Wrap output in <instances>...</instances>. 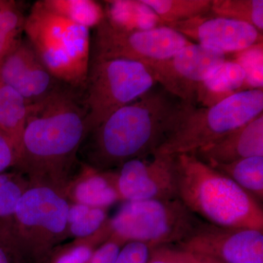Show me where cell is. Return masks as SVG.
Returning a JSON list of instances; mask_svg holds the SVG:
<instances>
[{"label":"cell","mask_w":263,"mask_h":263,"mask_svg":"<svg viewBox=\"0 0 263 263\" xmlns=\"http://www.w3.org/2000/svg\"><path fill=\"white\" fill-rule=\"evenodd\" d=\"M68 86L29 106L14 167L32 184L65 193L86 136L82 93Z\"/></svg>","instance_id":"obj_1"},{"label":"cell","mask_w":263,"mask_h":263,"mask_svg":"<svg viewBox=\"0 0 263 263\" xmlns=\"http://www.w3.org/2000/svg\"><path fill=\"white\" fill-rule=\"evenodd\" d=\"M186 105L162 86H154L86 136L87 165L108 171L152 155L179 122Z\"/></svg>","instance_id":"obj_2"},{"label":"cell","mask_w":263,"mask_h":263,"mask_svg":"<svg viewBox=\"0 0 263 263\" xmlns=\"http://www.w3.org/2000/svg\"><path fill=\"white\" fill-rule=\"evenodd\" d=\"M178 196L198 217L214 226L263 231L255 197L195 154L176 156Z\"/></svg>","instance_id":"obj_3"},{"label":"cell","mask_w":263,"mask_h":263,"mask_svg":"<svg viewBox=\"0 0 263 263\" xmlns=\"http://www.w3.org/2000/svg\"><path fill=\"white\" fill-rule=\"evenodd\" d=\"M69 206L62 190L31 183L13 215L0 223V245L10 262H47L69 233Z\"/></svg>","instance_id":"obj_4"},{"label":"cell","mask_w":263,"mask_h":263,"mask_svg":"<svg viewBox=\"0 0 263 263\" xmlns=\"http://www.w3.org/2000/svg\"><path fill=\"white\" fill-rule=\"evenodd\" d=\"M24 32L53 77L73 89H84L91 57L90 29L50 11L38 1L26 16Z\"/></svg>","instance_id":"obj_5"},{"label":"cell","mask_w":263,"mask_h":263,"mask_svg":"<svg viewBox=\"0 0 263 263\" xmlns=\"http://www.w3.org/2000/svg\"><path fill=\"white\" fill-rule=\"evenodd\" d=\"M263 111V89L240 91L212 107L188 103L181 118L152 155L195 153L238 129Z\"/></svg>","instance_id":"obj_6"},{"label":"cell","mask_w":263,"mask_h":263,"mask_svg":"<svg viewBox=\"0 0 263 263\" xmlns=\"http://www.w3.org/2000/svg\"><path fill=\"white\" fill-rule=\"evenodd\" d=\"M202 221L179 198L125 202L100 232L105 241L113 239L122 246L138 241L155 248L177 245Z\"/></svg>","instance_id":"obj_7"},{"label":"cell","mask_w":263,"mask_h":263,"mask_svg":"<svg viewBox=\"0 0 263 263\" xmlns=\"http://www.w3.org/2000/svg\"><path fill=\"white\" fill-rule=\"evenodd\" d=\"M157 83L141 62L124 60H90L83 98L86 136L111 114L149 91Z\"/></svg>","instance_id":"obj_8"},{"label":"cell","mask_w":263,"mask_h":263,"mask_svg":"<svg viewBox=\"0 0 263 263\" xmlns=\"http://www.w3.org/2000/svg\"><path fill=\"white\" fill-rule=\"evenodd\" d=\"M193 42L174 29L160 26L146 30H127L104 18L91 39L90 60L157 62L174 56Z\"/></svg>","instance_id":"obj_9"},{"label":"cell","mask_w":263,"mask_h":263,"mask_svg":"<svg viewBox=\"0 0 263 263\" xmlns=\"http://www.w3.org/2000/svg\"><path fill=\"white\" fill-rule=\"evenodd\" d=\"M226 60V53L193 43L170 58L143 65L165 91L181 101L196 105L200 84Z\"/></svg>","instance_id":"obj_10"},{"label":"cell","mask_w":263,"mask_h":263,"mask_svg":"<svg viewBox=\"0 0 263 263\" xmlns=\"http://www.w3.org/2000/svg\"><path fill=\"white\" fill-rule=\"evenodd\" d=\"M178 248L224 263H263V231L224 228L203 221Z\"/></svg>","instance_id":"obj_11"},{"label":"cell","mask_w":263,"mask_h":263,"mask_svg":"<svg viewBox=\"0 0 263 263\" xmlns=\"http://www.w3.org/2000/svg\"><path fill=\"white\" fill-rule=\"evenodd\" d=\"M127 161L114 173L120 200H171L178 196L176 156L151 155Z\"/></svg>","instance_id":"obj_12"},{"label":"cell","mask_w":263,"mask_h":263,"mask_svg":"<svg viewBox=\"0 0 263 263\" xmlns=\"http://www.w3.org/2000/svg\"><path fill=\"white\" fill-rule=\"evenodd\" d=\"M0 83L15 90L29 105L65 86L52 76L28 41L22 40L0 62Z\"/></svg>","instance_id":"obj_13"},{"label":"cell","mask_w":263,"mask_h":263,"mask_svg":"<svg viewBox=\"0 0 263 263\" xmlns=\"http://www.w3.org/2000/svg\"><path fill=\"white\" fill-rule=\"evenodd\" d=\"M165 27L174 29L188 40H194L197 44L226 54L229 52L238 53L262 43V32L253 26L214 15L197 17Z\"/></svg>","instance_id":"obj_14"},{"label":"cell","mask_w":263,"mask_h":263,"mask_svg":"<svg viewBox=\"0 0 263 263\" xmlns=\"http://www.w3.org/2000/svg\"><path fill=\"white\" fill-rule=\"evenodd\" d=\"M193 154L209 164H228L263 156L262 114Z\"/></svg>","instance_id":"obj_15"},{"label":"cell","mask_w":263,"mask_h":263,"mask_svg":"<svg viewBox=\"0 0 263 263\" xmlns=\"http://www.w3.org/2000/svg\"><path fill=\"white\" fill-rule=\"evenodd\" d=\"M75 203L106 209L120 200L114 181V174L85 165L75 181L65 191Z\"/></svg>","instance_id":"obj_16"},{"label":"cell","mask_w":263,"mask_h":263,"mask_svg":"<svg viewBox=\"0 0 263 263\" xmlns=\"http://www.w3.org/2000/svg\"><path fill=\"white\" fill-rule=\"evenodd\" d=\"M245 72L236 62L224 61L202 81L197 90L196 104L212 107L243 91Z\"/></svg>","instance_id":"obj_17"},{"label":"cell","mask_w":263,"mask_h":263,"mask_svg":"<svg viewBox=\"0 0 263 263\" xmlns=\"http://www.w3.org/2000/svg\"><path fill=\"white\" fill-rule=\"evenodd\" d=\"M105 18L127 30H146L162 25L157 15L141 0L105 1Z\"/></svg>","instance_id":"obj_18"},{"label":"cell","mask_w":263,"mask_h":263,"mask_svg":"<svg viewBox=\"0 0 263 263\" xmlns=\"http://www.w3.org/2000/svg\"><path fill=\"white\" fill-rule=\"evenodd\" d=\"M29 106L28 102L15 90L0 83V131L13 141L18 154Z\"/></svg>","instance_id":"obj_19"},{"label":"cell","mask_w":263,"mask_h":263,"mask_svg":"<svg viewBox=\"0 0 263 263\" xmlns=\"http://www.w3.org/2000/svg\"><path fill=\"white\" fill-rule=\"evenodd\" d=\"M209 165L226 175L258 201L262 200L263 156L247 157L231 163Z\"/></svg>","instance_id":"obj_20"},{"label":"cell","mask_w":263,"mask_h":263,"mask_svg":"<svg viewBox=\"0 0 263 263\" xmlns=\"http://www.w3.org/2000/svg\"><path fill=\"white\" fill-rule=\"evenodd\" d=\"M46 9L89 29H95L105 18L103 5L92 0H41Z\"/></svg>","instance_id":"obj_21"},{"label":"cell","mask_w":263,"mask_h":263,"mask_svg":"<svg viewBox=\"0 0 263 263\" xmlns=\"http://www.w3.org/2000/svg\"><path fill=\"white\" fill-rule=\"evenodd\" d=\"M160 19L162 26L209 15L212 0H141Z\"/></svg>","instance_id":"obj_22"},{"label":"cell","mask_w":263,"mask_h":263,"mask_svg":"<svg viewBox=\"0 0 263 263\" xmlns=\"http://www.w3.org/2000/svg\"><path fill=\"white\" fill-rule=\"evenodd\" d=\"M209 13L250 24L262 32V0H212Z\"/></svg>","instance_id":"obj_23"},{"label":"cell","mask_w":263,"mask_h":263,"mask_svg":"<svg viewBox=\"0 0 263 263\" xmlns=\"http://www.w3.org/2000/svg\"><path fill=\"white\" fill-rule=\"evenodd\" d=\"M106 221V209L80 203L70 204L67 214L68 232L79 239L95 234Z\"/></svg>","instance_id":"obj_24"},{"label":"cell","mask_w":263,"mask_h":263,"mask_svg":"<svg viewBox=\"0 0 263 263\" xmlns=\"http://www.w3.org/2000/svg\"><path fill=\"white\" fill-rule=\"evenodd\" d=\"M25 19L16 3L0 1V62L20 41Z\"/></svg>","instance_id":"obj_25"},{"label":"cell","mask_w":263,"mask_h":263,"mask_svg":"<svg viewBox=\"0 0 263 263\" xmlns=\"http://www.w3.org/2000/svg\"><path fill=\"white\" fill-rule=\"evenodd\" d=\"M30 184L17 171L0 174V223L13 215L18 200Z\"/></svg>","instance_id":"obj_26"},{"label":"cell","mask_w":263,"mask_h":263,"mask_svg":"<svg viewBox=\"0 0 263 263\" xmlns=\"http://www.w3.org/2000/svg\"><path fill=\"white\" fill-rule=\"evenodd\" d=\"M245 72L243 91L263 89V45H253L238 52L234 60Z\"/></svg>","instance_id":"obj_27"},{"label":"cell","mask_w":263,"mask_h":263,"mask_svg":"<svg viewBox=\"0 0 263 263\" xmlns=\"http://www.w3.org/2000/svg\"><path fill=\"white\" fill-rule=\"evenodd\" d=\"M98 243L91 237L79 239L51 257L49 263H89Z\"/></svg>","instance_id":"obj_28"},{"label":"cell","mask_w":263,"mask_h":263,"mask_svg":"<svg viewBox=\"0 0 263 263\" xmlns=\"http://www.w3.org/2000/svg\"><path fill=\"white\" fill-rule=\"evenodd\" d=\"M205 261L191 252L167 245L152 249L148 263H207Z\"/></svg>","instance_id":"obj_29"},{"label":"cell","mask_w":263,"mask_h":263,"mask_svg":"<svg viewBox=\"0 0 263 263\" xmlns=\"http://www.w3.org/2000/svg\"><path fill=\"white\" fill-rule=\"evenodd\" d=\"M153 249L142 242H128L119 251L115 263H148Z\"/></svg>","instance_id":"obj_30"},{"label":"cell","mask_w":263,"mask_h":263,"mask_svg":"<svg viewBox=\"0 0 263 263\" xmlns=\"http://www.w3.org/2000/svg\"><path fill=\"white\" fill-rule=\"evenodd\" d=\"M18 159V151L13 141L0 131V174L10 167H15Z\"/></svg>","instance_id":"obj_31"},{"label":"cell","mask_w":263,"mask_h":263,"mask_svg":"<svg viewBox=\"0 0 263 263\" xmlns=\"http://www.w3.org/2000/svg\"><path fill=\"white\" fill-rule=\"evenodd\" d=\"M122 247L117 240L108 239L95 249L89 263H115Z\"/></svg>","instance_id":"obj_32"},{"label":"cell","mask_w":263,"mask_h":263,"mask_svg":"<svg viewBox=\"0 0 263 263\" xmlns=\"http://www.w3.org/2000/svg\"><path fill=\"white\" fill-rule=\"evenodd\" d=\"M0 263H10L9 256L7 253L4 247L0 245Z\"/></svg>","instance_id":"obj_33"}]
</instances>
